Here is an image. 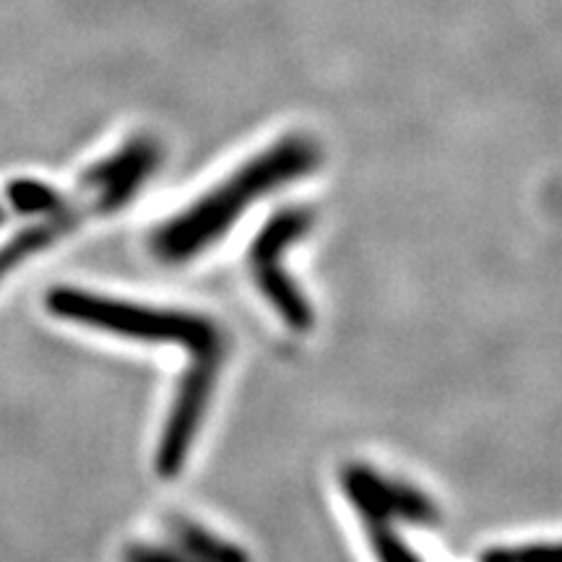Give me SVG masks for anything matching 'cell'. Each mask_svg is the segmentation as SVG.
Instances as JSON below:
<instances>
[{
	"label": "cell",
	"mask_w": 562,
	"mask_h": 562,
	"mask_svg": "<svg viewBox=\"0 0 562 562\" xmlns=\"http://www.w3.org/2000/svg\"><path fill=\"white\" fill-rule=\"evenodd\" d=\"M318 161V144L307 136H284L277 140L258 157L245 161L240 170L229 175L193 206L157 227L151 235L154 256L161 263H186L201 256L235 227L245 209L279 191L286 182L311 175Z\"/></svg>",
	"instance_id": "cell-1"
},
{
	"label": "cell",
	"mask_w": 562,
	"mask_h": 562,
	"mask_svg": "<svg viewBox=\"0 0 562 562\" xmlns=\"http://www.w3.org/2000/svg\"><path fill=\"white\" fill-rule=\"evenodd\" d=\"M55 318L100 328L123 339L146 344H180L193 355L227 351V341L214 321L186 311H159L112 297H100L74 286H53L45 297Z\"/></svg>",
	"instance_id": "cell-2"
},
{
	"label": "cell",
	"mask_w": 562,
	"mask_h": 562,
	"mask_svg": "<svg viewBox=\"0 0 562 562\" xmlns=\"http://www.w3.org/2000/svg\"><path fill=\"white\" fill-rule=\"evenodd\" d=\"M313 224V214L307 209H281L266 222V227L258 232L248 250L250 273L256 279L258 290L271 302L279 318L294 331H307L315 323L311 302L300 292L292 277L281 271V256L284 250L307 235Z\"/></svg>",
	"instance_id": "cell-3"
},
{
	"label": "cell",
	"mask_w": 562,
	"mask_h": 562,
	"mask_svg": "<svg viewBox=\"0 0 562 562\" xmlns=\"http://www.w3.org/2000/svg\"><path fill=\"white\" fill-rule=\"evenodd\" d=\"M227 351H206V355H193V364L182 372L170 417L165 422L159 446H157V474L161 480H172L186 467L188 453H191L195 435L201 430L203 414L209 409L211 393H214L216 378Z\"/></svg>",
	"instance_id": "cell-4"
},
{
	"label": "cell",
	"mask_w": 562,
	"mask_h": 562,
	"mask_svg": "<svg viewBox=\"0 0 562 562\" xmlns=\"http://www.w3.org/2000/svg\"><path fill=\"white\" fill-rule=\"evenodd\" d=\"M341 487L360 518L381 516L409 526H438L440 510L425 492L412 484L389 480L364 463H347L341 472Z\"/></svg>",
	"instance_id": "cell-5"
},
{
	"label": "cell",
	"mask_w": 562,
	"mask_h": 562,
	"mask_svg": "<svg viewBox=\"0 0 562 562\" xmlns=\"http://www.w3.org/2000/svg\"><path fill=\"white\" fill-rule=\"evenodd\" d=\"M115 209L117 206L112 203L110 195H104V191H100L97 199H91L87 203L68 201L66 206L53 211V214H45L42 222L19 229L16 235L0 245V279L9 277L19 263L30 261L32 256H37V252L47 250L50 245L63 240V237H68L79 224L94 220V216L115 214Z\"/></svg>",
	"instance_id": "cell-6"
},
{
	"label": "cell",
	"mask_w": 562,
	"mask_h": 562,
	"mask_svg": "<svg viewBox=\"0 0 562 562\" xmlns=\"http://www.w3.org/2000/svg\"><path fill=\"white\" fill-rule=\"evenodd\" d=\"M167 529H170L172 544H178L182 552H188L199 562H250L243 547L227 542L220 533L206 529L193 518L172 516L167 521Z\"/></svg>",
	"instance_id": "cell-7"
},
{
	"label": "cell",
	"mask_w": 562,
	"mask_h": 562,
	"mask_svg": "<svg viewBox=\"0 0 562 562\" xmlns=\"http://www.w3.org/2000/svg\"><path fill=\"white\" fill-rule=\"evenodd\" d=\"M159 154H161L159 140H154L151 136L131 138L128 144H123L121 149L112 154V157L94 161V165L81 175L79 188H83V191H100V188L110 186L112 180L123 178L125 172H131L133 167L140 165L144 159L159 157Z\"/></svg>",
	"instance_id": "cell-8"
},
{
	"label": "cell",
	"mask_w": 562,
	"mask_h": 562,
	"mask_svg": "<svg viewBox=\"0 0 562 562\" xmlns=\"http://www.w3.org/2000/svg\"><path fill=\"white\" fill-rule=\"evenodd\" d=\"M5 199L19 214H53L70 201L53 186L40 180H11L5 188Z\"/></svg>",
	"instance_id": "cell-9"
},
{
	"label": "cell",
	"mask_w": 562,
	"mask_h": 562,
	"mask_svg": "<svg viewBox=\"0 0 562 562\" xmlns=\"http://www.w3.org/2000/svg\"><path fill=\"white\" fill-rule=\"evenodd\" d=\"M362 524L378 562H419V554L404 542L391 518L368 516L362 518Z\"/></svg>",
	"instance_id": "cell-10"
},
{
	"label": "cell",
	"mask_w": 562,
	"mask_h": 562,
	"mask_svg": "<svg viewBox=\"0 0 562 562\" xmlns=\"http://www.w3.org/2000/svg\"><path fill=\"white\" fill-rule=\"evenodd\" d=\"M480 562H560L558 544H524V547H492L482 552Z\"/></svg>",
	"instance_id": "cell-11"
},
{
	"label": "cell",
	"mask_w": 562,
	"mask_h": 562,
	"mask_svg": "<svg viewBox=\"0 0 562 562\" xmlns=\"http://www.w3.org/2000/svg\"><path fill=\"white\" fill-rule=\"evenodd\" d=\"M123 562H199L188 552H182L178 544L165 547V544H131L123 552Z\"/></svg>",
	"instance_id": "cell-12"
},
{
	"label": "cell",
	"mask_w": 562,
	"mask_h": 562,
	"mask_svg": "<svg viewBox=\"0 0 562 562\" xmlns=\"http://www.w3.org/2000/svg\"><path fill=\"white\" fill-rule=\"evenodd\" d=\"M3 224H5V209L0 206V227H3Z\"/></svg>",
	"instance_id": "cell-13"
}]
</instances>
